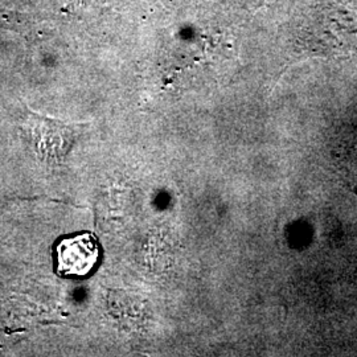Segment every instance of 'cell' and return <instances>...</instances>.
Returning a JSON list of instances; mask_svg holds the SVG:
<instances>
[{"instance_id":"obj_1","label":"cell","mask_w":357,"mask_h":357,"mask_svg":"<svg viewBox=\"0 0 357 357\" xmlns=\"http://www.w3.org/2000/svg\"><path fill=\"white\" fill-rule=\"evenodd\" d=\"M22 131L40 160L59 165L75 146L78 128L76 123L26 110Z\"/></svg>"},{"instance_id":"obj_2","label":"cell","mask_w":357,"mask_h":357,"mask_svg":"<svg viewBox=\"0 0 357 357\" xmlns=\"http://www.w3.org/2000/svg\"><path fill=\"white\" fill-rule=\"evenodd\" d=\"M98 257L100 246L91 233L68 237L56 246L57 273L63 277H86L97 265Z\"/></svg>"}]
</instances>
